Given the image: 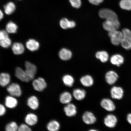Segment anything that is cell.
I'll use <instances>...</instances> for the list:
<instances>
[{"instance_id": "cell-8", "label": "cell", "mask_w": 131, "mask_h": 131, "mask_svg": "<svg viewBox=\"0 0 131 131\" xmlns=\"http://www.w3.org/2000/svg\"><path fill=\"white\" fill-rule=\"evenodd\" d=\"M83 122L88 125L94 124L96 121V118L92 112L87 111L85 112L82 116Z\"/></svg>"}, {"instance_id": "cell-30", "label": "cell", "mask_w": 131, "mask_h": 131, "mask_svg": "<svg viewBox=\"0 0 131 131\" xmlns=\"http://www.w3.org/2000/svg\"><path fill=\"white\" fill-rule=\"evenodd\" d=\"M119 6L122 9L125 10H131V0H121Z\"/></svg>"}, {"instance_id": "cell-17", "label": "cell", "mask_w": 131, "mask_h": 131, "mask_svg": "<svg viewBox=\"0 0 131 131\" xmlns=\"http://www.w3.org/2000/svg\"><path fill=\"white\" fill-rule=\"evenodd\" d=\"M28 106L32 110H36L39 106V102L38 98L35 96H30L27 100Z\"/></svg>"}, {"instance_id": "cell-24", "label": "cell", "mask_w": 131, "mask_h": 131, "mask_svg": "<svg viewBox=\"0 0 131 131\" xmlns=\"http://www.w3.org/2000/svg\"><path fill=\"white\" fill-rule=\"evenodd\" d=\"M124 58L122 56L119 54H115L112 56L110 59L111 63L112 64L119 66L123 63Z\"/></svg>"}, {"instance_id": "cell-28", "label": "cell", "mask_w": 131, "mask_h": 131, "mask_svg": "<svg viewBox=\"0 0 131 131\" xmlns=\"http://www.w3.org/2000/svg\"><path fill=\"white\" fill-rule=\"evenodd\" d=\"M96 58L99 59L103 63L107 62L109 59L108 54L105 51L97 52L96 54Z\"/></svg>"}, {"instance_id": "cell-31", "label": "cell", "mask_w": 131, "mask_h": 131, "mask_svg": "<svg viewBox=\"0 0 131 131\" xmlns=\"http://www.w3.org/2000/svg\"><path fill=\"white\" fill-rule=\"evenodd\" d=\"M19 126L15 122H12L6 124V131H17Z\"/></svg>"}, {"instance_id": "cell-4", "label": "cell", "mask_w": 131, "mask_h": 131, "mask_svg": "<svg viewBox=\"0 0 131 131\" xmlns=\"http://www.w3.org/2000/svg\"><path fill=\"white\" fill-rule=\"evenodd\" d=\"M25 71L30 81L34 79L37 72L36 67L30 62L27 61L25 63Z\"/></svg>"}, {"instance_id": "cell-29", "label": "cell", "mask_w": 131, "mask_h": 131, "mask_svg": "<svg viewBox=\"0 0 131 131\" xmlns=\"http://www.w3.org/2000/svg\"><path fill=\"white\" fill-rule=\"evenodd\" d=\"M62 80L65 85L71 87L74 83V79L71 75H67L63 77Z\"/></svg>"}, {"instance_id": "cell-36", "label": "cell", "mask_w": 131, "mask_h": 131, "mask_svg": "<svg viewBox=\"0 0 131 131\" xmlns=\"http://www.w3.org/2000/svg\"><path fill=\"white\" fill-rule=\"evenodd\" d=\"M17 131H32V130L27 124H22L19 126Z\"/></svg>"}, {"instance_id": "cell-27", "label": "cell", "mask_w": 131, "mask_h": 131, "mask_svg": "<svg viewBox=\"0 0 131 131\" xmlns=\"http://www.w3.org/2000/svg\"><path fill=\"white\" fill-rule=\"evenodd\" d=\"M4 8L6 14L8 15H10L15 10L16 6L14 3L9 2L4 6Z\"/></svg>"}, {"instance_id": "cell-41", "label": "cell", "mask_w": 131, "mask_h": 131, "mask_svg": "<svg viewBox=\"0 0 131 131\" xmlns=\"http://www.w3.org/2000/svg\"><path fill=\"white\" fill-rule=\"evenodd\" d=\"M76 26V23L73 21H70V28H72Z\"/></svg>"}, {"instance_id": "cell-25", "label": "cell", "mask_w": 131, "mask_h": 131, "mask_svg": "<svg viewBox=\"0 0 131 131\" xmlns=\"http://www.w3.org/2000/svg\"><path fill=\"white\" fill-rule=\"evenodd\" d=\"M47 128L49 131H58L60 128V124L58 121L52 120L47 124Z\"/></svg>"}, {"instance_id": "cell-43", "label": "cell", "mask_w": 131, "mask_h": 131, "mask_svg": "<svg viewBox=\"0 0 131 131\" xmlns=\"http://www.w3.org/2000/svg\"><path fill=\"white\" fill-rule=\"evenodd\" d=\"M4 16V14H3L2 11H1V10L0 9V21L3 18Z\"/></svg>"}, {"instance_id": "cell-39", "label": "cell", "mask_w": 131, "mask_h": 131, "mask_svg": "<svg viewBox=\"0 0 131 131\" xmlns=\"http://www.w3.org/2000/svg\"><path fill=\"white\" fill-rule=\"evenodd\" d=\"M6 112V108L3 105L0 104V116L4 115Z\"/></svg>"}, {"instance_id": "cell-7", "label": "cell", "mask_w": 131, "mask_h": 131, "mask_svg": "<svg viewBox=\"0 0 131 131\" xmlns=\"http://www.w3.org/2000/svg\"><path fill=\"white\" fill-rule=\"evenodd\" d=\"M101 105L103 108L106 111H112L115 109V106L114 103L108 98H104L101 101Z\"/></svg>"}, {"instance_id": "cell-22", "label": "cell", "mask_w": 131, "mask_h": 131, "mask_svg": "<svg viewBox=\"0 0 131 131\" xmlns=\"http://www.w3.org/2000/svg\"><path fill=\"white\" fill-rule=\"evenodd\" d=\"M80 81L83 86L86 87L92 86L94 83L93 78L89 75L82 77L80 79Z\"/></svg>"}, {"instance_id": "cell-11", "label": "cell", "mask_w": 131, "mask_h": 131, "mask_svg": "<svg viewBox=\"0 0 131 131\" xmlns=\"http://www.w3.org/2000/svg\"><path fill=\"white\" fill-rule=\"evenodd\" d=\"M111 97L114 99L120 100L123 97L124 95V91L122 88L114 86L111 90Z\"/></svg>"}, {"instance_id": "cell-35", "label": "cell", "mask_w": 131, "mask_h": 131, "mask_svg": "<svg viewBox=\"0 0 131 131\" xmlns=\"http://www.w3.org/2000/svg\"><path fill=\"white\" fill-rule=\"evenodd\" d=\"M122 32L123 38L131 41V31L130 30L127 28L124 29Z\"/></svg>"}, {"instance_id": "cell-1", "label": "cell", "mask_w": 131, "mask_h": 131, "mask_svg": "<svg viewBox=\"0 0 131 131\" xmlns=\"http://www.w3.org/2000/svg\"><path fill=\"white\" fill-rule=\"evenodd\" d=\"M99 15L101 18L105 19L106 20H118L117 14L114 11L110 9L105 8L101 9L99 12Z\"/></svg>"}, {"instance_id": "cell-10", "label": "cell", "mask_w": 131, "mask_h": 131, "mask_svg": "<svg viewBox=\"0 0 131 131\" xmlns=\"http://www.w3.org/2000/svg\"><path fill=\"white\" fill-rule=\"evenodd\" d=\"M63 110L65 114L68 117L74 116L77 112L76 106L71 103L66 104Z\"/></svg>"}, {"instance_id": "cell-37", "label": "cell", "mask_w": 131, "mask_h": 131, "mask_svg": "<svg viewBox=\"0 0 131 131\" xmlns=\"http://www.w3.org/2000/svg\"><path fill=\"white\" fill-rule=\"evenodd\" d=\"M72 6L76 8H79L81 7V0H69Z\"/></svg>"}, {"instance_id": "cell-26", "label": "cell", "mask_w": 131, "mask_h": 131, "mask_svg": "<svg viewBox=\"0 0 131 131\" xmlns=\"http://www.w3.org/2000/svg\"><path fill=\"white\" fill-rule=\"evenodd\" d=\"M18 28L16 24L12 21H10L6 24V30L8 34H14L17 32Z\"/></svg>"}, {"instance_id": "cell-19", "label": "cell", "mask_w": 131, "mask_h": 131, "mask_svg": "<svg viewBox=\"0 0 131 131\" xmlns=\"http://www.w3.org/2000/svg\"><path fill=\"white\" fill-rule=\"evenodd\" d=\"M12 50L13 53L16 55H19L24 53L25 47L22 43L19 42H15L13 44Z\"/></svg>"}, {"instance_id": "cell-9", "label": "cell", "mask_w": 131, "mask_h": 131, "mask_svg": "<svg viewBox=\"0 0 131 131\" xmlns=\"http://www.w3.org/2000/svg\"><path fill=\"white\" fill-rule=\"evenodd\" d=\"M15 75L16 78L22 81L28 82L30 81L25 70L19 67H17L16 69Z\"/></svg>"}, {"instance_id": "cell-2", "label": "cell", "mask_w": 131, "mask_h": 131, "mask_svg": "<svg viewBox=\"0 0 131 131\" xmlns=\"http://www.w3.org/2000/svg\"><path fill=\"white\" fill-rule=\"evenodd\" d=\"M108 35L110 38L111 43L115 46L121 44L123 38L122 32L117 30L109 32Z\"/></svg>"}, {"instance_id": "cell-38", "label": "cell", "mask_w": 131, "mask_h": 131, "mask_svg": "<svg viewBox=\"0 0 131 131\" xmlns=\"http://www.w3.org/2000/svg\"><path fill=\"white\" fill-rule=\"evenodd\" d=\"M8 34L6 30H0V40L9 37Z\"/></svg>"}, {"instance_id": "cell-6", "label": "cell", "mask_w": 131, "mask_h": 131, "mask_svg": "<svg viewBox=\"0 0 131 131\" xmlns=\"http://www.w3.org/2000/svg\"><path fill=\"white\" fill-rule=\"evenodd\" d=\"M103 26L105 30L110 32L117 30L120 27V24L119 20L111 21L106 20L103 23Z\"/></svg>"}, {"instance_id": "cell-21", "label": "cell", "mask_w": 131, "mask_h": 131, "mask_svg": "<svg viewBox=\"0 0 131 131\" xmlns=\"http://www.w3.org/2000/svg\"><path fill=\"white\" fill-rule=\"evenodd\" d=\"M59 99L62 104L66 105L71 102L72 100V96L68 92L65 91L60 95Z\"/></svg>"}, {"instance_id": "cell-13", "label": "cell", "mask_w": 131, "mask_h": 131, "mask_svg": "<svg viewBox=\"0 0 131 131\" xmlns=\"http://www.w3.org/2000/svg\"><path fill=\"white\" fill-rule=\"evenodd\" d=\"M18 101L14 96H6L5 99V104L6 107L10 109H13L17 106Z\"/></svg>"}, {"instance_id": "cell-15", "label": "cell", "mask_w": 131, "mask_h": 131, "mask_svg": "<svg viewBox=\"0 0 131 131\" xmlns=\"http://www.w3.org/2000/svg\"><path fill=\"white\" fill-rule=\"evenodd\" d=\"M27 48L31 51L34 52L38 50L40 47L39 42L34 39H29L26 42Z\"/></svg>"}, {"instance_id": "cell-40", "label": "cell", "mask_w": 131, "mask_h": 131, "mask_svg": "<svg viewBox=\"0 0 131 131\" xmlns=\"http://www.w3.org/2000/svg\"><path fill=\"white\" fill-rule=\"evenodd\" d=\"M88 1L92 4L97 5L102 3L104 0H88Z\"/></svg>"}, {"instance_id": "cell-20", "label": "cell", "mask_w": 131, "mask_h": 131, "mask_svg": "<svg viewBox=\"0 0 131 131\" xmlns=\"http://www.w3.org/2000/svg\"><path fill=\"white\" fill-rule=\"evenodd\" d=\"M86 92L84 90L77 88L74 90L73 95L75 99L78 101L83 100L86 97Z\"/></svg>"}, {"instance_id": "cell-32", "label": "cell", "mask_w": 131, "mask_h": 131, "mask_svg": "<svg viewBox=\"0 0 131 131\" xmlns=\"http://www.w3.org/2000/svg\"><path fill=\"white\" fill-rule=\"evenodd\" d=\"M11 44L12 41L9 37L0 40V46L4 48H9Z\"/></svg>"}, {"instance_id": "cell-42", "label": "cell", "mask_w": 131, "mask_h": 131, "mask_svg": "<svg viewBox=\"0 0 131 131\" xmlns=\"http://www.w3.org/2000/svg\"><path fill=\"white\" fill-rule=\"evenodd\" d=\"M127 120L129 123L131 125V113L127 115Z\"/></svg>"}, {"instance_id": "cell-3", "label": "cell", "mask_w": 131, "mask_h": 131, "mask_svg": "<svg viewBox=\"0 0 131 131\" xmlns=\"http://www.w3.org/2000/svg\"><path fill=\"white\" fill-rule=\"evenodd\" d=\"M6 90L10 95L15 97H19L22 94L20 85L17 83H13L8 86Z\"/></svg>"}, {"instance_id": "cell-33", "label": "cell", "mask_w": 131, "mask_h": 131, "mask_svg": "<svg viewBox=\"0 0 131 131\" xmlns=\"http://www.w3.org/2000/svg\"><path fill=\"white\" fill-rule=\"evenodd\" d=\"M60 24L62 29H66L70 28V21L66 18L62 19L60 20Z\"/></svg>"}, {"instance_id": "cell-23", "label": "cell", "mask_w": 131, "mask_h": 131, "mask_svg": "<svg viewBox=\"0 0 131 131\" xmlns=\"http://www.w3.org/2000/svg\"><path fill=\"white\" fill-rule=\"evenodd\" d=\"M59 56L61 60H67L70 59L72 56V53L68 49L63 48L60 50L59 54Z\"/></svg>"}, {"instance_id": "cell-44", "label": "cell", "mask_w": 131, "mask_h": 131, "mask_svg": "<svg viewBox=\"0 0 131 131\" xmlns=\"http://www.w3.org/2000/svg\"><path fill=\"white\" fill-rule=\"evenodd\" d=\"M88 131H99L97 130H96V129H91V130H89Z\"/></svg>"}, {"instance_id": "cell-12", "label": "cell", "mask_w": 131, "mask_h": 131, "mask_svg": "<svg viewBox=\"0 0 131 131\" xmlns=\"http://www.w3.org/2000/svg\"><path fill=\"white\" fill-rule=\"evenodd\" d=\"M117 122L116 116L113 114H109L105 118L104 123L106 127L112 128L115 126Z\"/></svg>"}, {"instance_id": "cell-18", "label": "cell", "mask_w": 131, "mask_h": 131, "mask_svg": "<svg viewBox=\"0 0 131 131\" xmlns=\"http://www.w3.org/2000/svg\"><path fill=\"white\" fill-rule=\"evenodd\" d=\"M11 81V77L9 73H0V86L5 87L9 85Z\"/></svg>"}, {"instance_id": "cell-14", "label": "cell", "mask_w": 131, "mask_h": 131, "mask_svg": "<svg viewBox=\"0 0 131 131\" xmlns=\"http://www.w3.org/2000/svg\"><path fill=\"white\" fill-rule=\"evenodd\" d=\"M26 124L29 126L36 125L38 121V118L36 115L30 113L27 115L25 119Z\"/></svg>"}, {"instance_id": "cell-34", "label": "cell", "mask_w": 131, "mask_h": 131, "mask_svg": "<svg viewBox=\"0 0 131 131\" xmlns=\"http://www.w3.org/2000/svg\"><path fill=\"white\" fill-rule=\"evenodd\" d=\"M121 45L126 50H129L131 49V41L130 40L123 38Z\"/></svg>"}, {"instance_id": "cell-5", "label": "cell", "mask_w": 131, "mask_h": 131, "mask_svg": "<svg viewBox=\"0 0 131 131\" xmlns=\"http://www.w3.org/2000/svg\"><path fill=\"white\" fill-rule=\"evenodd\" d=\"M32 85L35 91L41 92L46 88L47 84L44 78L39 77L33 80Z\"/></svg>"}, {"instance_id": "cell-16", "label": "cell", "mask_w": 131, "mask_h": 131, "mask_svg": "<svg viewBox=\"0 0 131 131\" xmlns=\"http://www.w3.org/2000/svg\"><path fill=\"white\" fill-rule=\"evenodd\" d=\"M118 78V75L115 72L110 71L106 73L105 76L106 81L109 85H113L115 83Z\"/></svg>"}]
</instances>
